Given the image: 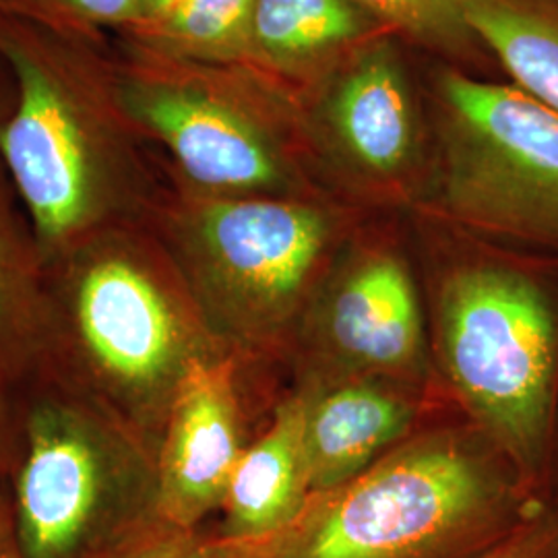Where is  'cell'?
I'll return each mask as SVG.
<instances>
[{
  "label": "cell",
  "mask_w": 558,
  "mask_h": 558,
  "mask_svg": "<svg viewBox=\"0 0 558 558\" xmlns=\"http://www.w3.org/2000/svg\"><path fill=\"white\" fill-rule=\"evenodd\" d=\"M0 59L15 104L0 119V161L44 265L104 230L140 223L147 180L96 46L0 15Z\"/></svg>",
  "instance_id": "1"
},
{
  "label": "cell",
  "mask_w": 558,
  "mask_h": 558,
  "mask_svg": "<svg viewBox=\"0 0 558 558\" xmlns=\"http://www.w3.org/2000/svg\"><path fill=\"white\" fill-rule=\"evenodd\" d=\"M46 271L40 373L100 403L158 453L184 375L223 352L166 248L126 223L81 242Z\"/></svg>",
  "instance_id": "2"
},
{
  "label": "cell",
  "mask_w": 558,
  "mask_h": 558,
  "mask_svg": "<svg viewBox=\"0 0 558 558\" xmlns=\"http://www.w3.org/2000/svg\"><path fill=\"white\" fill-rule=\"evenodd\" d=\"M546 505L482 435L435 430L313 495L271 558H482Z\"/></svg>",
  "instance_id": "3"
},
{
  "label": "cell",
  "mask_w": 558,
  "mask_h": 558,
  "mask_svg": "<svg viewBox=\"0 0 558 558\" xmlns=\"http://www.w3.org/2000/svg\"><path fill=\"white\" fill-rule=\"evenodd\" d=\"M11 505L27 558H129L156 538L158 453L75 387L38 373L17 389Z\"/></svg>",
  "instance_id": "4"
},
{
  "label": "cell",
  "mask_w": 558,
  "mask_h": 558,
  "mask_svg": "<svg viewBox=\"0 0 558 558\" xmlns=\"http://www.w3.org/2000/svg\"><path fill=\"white\" fill-rule=\"evenodd\" d=\"M437 343L480 435L536 490L558 380V313L546 288L509 265H461L440 283Z\"/></svg>",
  "instance_id": "5"
},
{
  "label": "cell",
  "mask_w": 558,
  "mask_h": 558,
  "mask_svg": "<svg viewBox=\"0 0 558 558\" xmlns=\"http://www.w3.org/2000/svg\"><path fill=\"white\" fill-rule=\"evenodd\" d=\"M160 228L209 336L236 359L283 336L333 232L313 203L195 191L161 211Z\"/></svg>",
  "instance_id": "6"
},
{
  "label": "cell",
  "mask_w": 558,
  "mask_h": 558,
  "mask_svg": "<svg viewBox=\"0 0 558 558\" xmlns=\"http://www.w3.org/2000/svg\"><path fill=\"white\" fill-rule=\"evenodd\" d=\"M437 205L484 236L558 248V112L515 83L445 71Z\"/></svg>",
  "instance_id": "7"
},
{
  "label": "cell",
  "mask_w": 558,
  "mask_h": 558,
  "mask_svg": "<svg viewBox=\"0 0 558 558\" xmlns=\"http://www.w3.org/2000/svg\"><path fill=\"white\" fill-rule=\"evenodd\" d=\"M120 108L137 135L168 149L191 191L203 195H283L292 168L253 73L203 66L131 48L112 62Z\"/></svg>",
  "instance_id": "8"
},
{
  "label": "cell",
  "mask_w": 558,
  "mask_h": 558,
  "mask_svg": "<svg viewBox=\"0 0 558 558\" xmlns=\"http://www.w3.org/2000/svg\"><path fill=\"white\" fill-rule=\"evenodd\" d=\"M239 359L220 352L189 368L170 405L158 449L160 518L199 530L220 513L244 451Z\"/></svg>",
  "instance_id": "9"
},
{
  "label": "cell",
  "mask_w": 558,
  "mask_h": 558,
  "mask_svg": "<svg viewBox=\"0 0 558 558\" xmlns=\"http://www.w3.org/2000/svg\"><path fill=\"white\" fill-rule=\"evenodd\" d=\"M317 124L333 156L362 179L398 182L416 168L418 110L387 34L362 44L323 80Z\"/></svg>",
  "instance_id": "10"
},
{
  "label": "cell",
  "mask_w": 558,
  "mask_h": 558,
  "mask_svg": "<svg viewBox=\"0 0 558 558\" xmlns=\"http://www.w3.org/2000/svg\"><path fill=\"white\" fill-rule=\"evenodd\" d=\"M320 333L359 377L414 375L424 356V329L408 267L389 253L356 260L323 300Z\"/></svg>",
  "instance_id": "11"
},
{
  "label": "cell",
  "mask_w": 558,
  "mask_h": 558,
  "mask_svg": "<svg viewBox=\"0 0 558 558\" xmlns=\"http://www.w3.org/2000/svg\"><path fill=\"white\" fill-rule=\"evenodd\" d=\"M389 27L356 0H255L242 69L260 81H323Z\"/></svg>",
  "instance_id": "12"
},
{
  "label": "cell",
  "mask_w": 558,
  "mask_h": 558,
  "mask_svg": "<svg viewBox=\"0 0 558 558\" xmlns=\"http://www.w3.org/2000/svg\"><path fill=\"white\" fill-rule=\"evenodd\" d=\"M414 408L366 377L306 391L304 449L311 493L320 495L356 478L396 447L412 426Z\"/></svg>",
  "instance_id": "13"
},
{
  "label": "cell",
  "mask_w": 558,
  "mask_h": 558,
  "mask_svg": "<svg viewBox=\"0 0 558 558\" xmlns=\"http://www.w3.org/2000/svg\"><path fill=\"white\" fill-rule=\"evenodd\" d=\"M304 424L306 391L283 399L265 433L244 447L221 505V536L271 538L302 515L313 497Z\"/></svg>",
  "instance_id": "14"
},
{
  "label": "cell",
  "mask_w": 558,
  "mask_h": 558,
  "mask_svg": "<svg viewBox=\"0 0 558 558\" xmlns=\"http://www.w3.org/2000/svg\"><path fill=\"white\" fill-rule=\"evenodd\" d=\"M48 271L0 182V383L20 389L46 362Z\"/></svg>",
  "instance_id": "15"
},
{
  "label": "cell",
  "mask_w": 558,
  "mask_h": 558,
  "mask_svg": "<svg viewBox=\"0 0 558 558\" xmlns=\"http://www.w3.org/2000/svg\"><path fill=\"white\" fill-rule=\"evenodd\" d=\"M461 9L515 85L558 112V0H461Z\"/></svg>",
  "instance_id": "16"
},
{
  "label": "cell",
  "mask_w": 558,
  "mask_h": 558,
  "mask_svg": "<svg viewBox=\"0 0 558 558\" xmlns=\"http://www.w3.org/2000/svg\"><path fill=\"white\" fill-rule=\"evenodd\" d=\"M255 0H177L160 20L124 32L131 48L203 66H244Z\"/></svg>",
  "instance_id": "17"
},
{
  "label": "cell",
  "mask_w": 558,
  "mask_h": 558,
  "mask_svg": "<svg viewBox=\"0 0 558 558\" xmlns=\"http://www.w3.org/2000/svg\"><path fill=\"white\" fill-rule=\"evenodd\" d=\"M0 15L98 46L106 32L131 29L140 7L137 0H0Z\"/></svg>",
  "instance_id": "18"
},
{
  "label": "cell",
  "mask_w": 558,
  "mask_h": 558,
  "mask_svg": "<svg viewBox=\"0 0 558 558\" xmlns=\"http://www.w3.org/2000/svg\"><path fill=\"white\" fill-rule=\"evenodd\" d=\"M383 21L389 32L403 34L430 50L463 54L476 36L463 17L461 0H356Z\"/></svg>",
  "instance_id": "19"
},
{
  "label": "cell",
  "mask_w": 558,
  "mask_h": 558,
  "mask_svg": "<svg viewBox=\"0 0 558 558\" xmlns=\"http://www.w3.org/2000/svg\"><path fill=\"white\" fill-rule=\"evenodd\" d=\"M281 534L271 538L244 539L228 538L220 532H203L201 527H166L129 558H271Z\"/></svg>",
  "instance_id": "20"
},
{
  "label": "cell",
  "mask_w": 558,
  "mask_h": 558,
  "mask_svg": "<svg viewBox=\"0 0 558 558\" xmlns=\"http://www.w3.org/2000/svg\"><path fill=\"white\" fill-rule=\"evenodd\" d=\"M558 550V509L542 507L482 558H550Z\"/></svg>",
  "instance_id": "21"
},
{
  "label": "cell",
  "mask_w": 558,
  "mask_h": 558,
  "mask_svg": "<svg viewBox=\"0 0 558 558\" xmlns=\"http://www.w3.org/2000/svg\"><path fill=\"white\" fill-rule=\"evenodd\" d=\"M21 447V414L17 391L0 383V493L9 488Z\"/></svg>",
  "instance_id": "22"
},
{
  "label": "cell",
  "mask_w": 558,
  "mask_h": 558,
  "mask_svg": "<svg viewBox=\"0 0 558 558\" xmlns=\"http://www.w3.org/2000/svg\"><path fill=\"white\" fill-rule=\"evenodd\" d=\"M0 558H27L23 555L20 538H17L9 488L0 493Z\"/></svg>",
  "instance_id": "23"
},
{
  "label": "cell",
  "mask_w": 558,
  "mask_h": 558,
  "mask_svg": "<svg viewBox=\"0 0 558 558\" xmlns=\"http://www.w3.org/2000/svg\"><path fill=\"white\" fill-rule=\"evenodd\" d=\"M177 0H137V7H140V20L133 25V27H140V25H147L151 21L160 20L161 15L174 4ZM131 27V29H133ZM129 32V29H126Z\"/></svg>",
  "instance_id": "24"
},
{
  "label": "cell",
  "mask_w": 558,
  "mask_h": 558,
  "mask_svg": "<svg viewBox=\"0 0 558 558\" xmlns=\"http://www.w3.org/2000/svg\"><path fill=\"white\" fill-rule=\"evenodd\" d=\"M550 558H558V550H557V553H555V555H553V557H550Z\"/></svg>",
  "instance_id": "25"
},
{
  "label": "cell",
  "mask_w": 558,
  "mask_h": 558,
  "mask_svg": "<svg viewBox=\"0 0 558 558\" xmlns=\"http://www.w3.org/2000/svg\"><path fill=\"white\" fill-rule=\"evenodd\" d=\"M555 507H557V509H558V500H557V505H555Z\"/></svg>",
  "instance_id": "26"
}]
</instances>
